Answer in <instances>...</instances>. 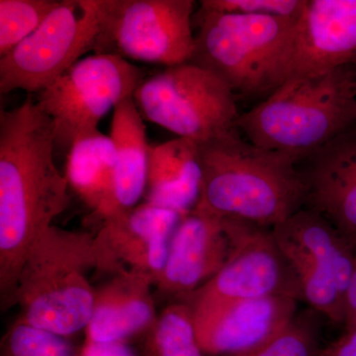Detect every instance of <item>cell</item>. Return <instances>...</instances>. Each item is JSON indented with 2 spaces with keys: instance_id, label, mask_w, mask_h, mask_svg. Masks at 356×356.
Listing matches in <instances>:
<instances>
[{
  "instance_id": "30bf717a",
  "label": "cell",
  "mask_w": 356,
  "mask_h": 356,
  "mask_svg": "<svg viewBox=\"0 0 356 356\" xmlns=\"http://www.w3.org/2000/svg\"><path fill=\"white\" fill-rule=\"evenodd\" d=\"M192 0H102L95 54L165 67L191 62Z\"/></svg>"
},
{
  "instance_id": "4316f807",
  "label": "cell",
  "mask_w": 356,
  "mask_h": 356,
  "mask_svg": "<svg viewBox=\"0 0 356 356\" xmlns=\"http://www.w3.org/2000/svg\"><path fill=\"white\" fill-rule=\"evenodd\" d=\"M343 325L346 331L356 330V245L355 266L344 299Z\"/></svg>"
},
{
  "instance_id": "6da1fadb",
  "label": "cell",
  "mask_w": 356,
  "mask_h": 356,
  "mask_svg": "<svg viewBox=\"0 0 356 356\" xmlns=\"http://www.w3.org/2000/svg\"><path fill=\"white\" fill-rule=\"evenodd\" d=\"M53 122L31 95L0 112V297L10 306L26 254L70 203Z\"/></svg>"
},
{
  "instance_id": "44dd1931",
  "label": "cell",
  "mask_w": 356,
  "mask_h": 356,
  "mask_svg": "<svg viewBox=\"0 0 356 356\" xmlns=\"http://www.w3.org/2000/svg\"><path fill=\"white\" fill-rule=\"evenodd\" d=\"M140 356H206L198 343L191 305L173 302L143 334Z\"/></svg>"
},
{
  "instance_id": "7402d4cb",
  "label": "cell",
  "mask_w": 356,
  "mask_h": 356,
  "mask_svg": "<svg viewBox=\"0 0 356 356\" xmlns=\"http://www.w3.org/2000/svg\"><path fill=\"white\" fill-rule=\"evenodd\" d=\"M58 4L57 0H0V58L31 36Z\"/></svg>"
},
{
  "instance_id": "8992f818",
  "label": "cell",
  "mask_w": 356,
  "mask_h": 356,
  "mask_svg": "<svg viewBox=\"0 0 356 356\" xmlns=\"http://www.w3.org/2000/svg\"><path fill=\"white\" fill-rule=\"evenodd\" d=\"M133 99L144 120L197 144L236 130L241 115L232 89L191 63L146 77Z\"/></svg>"
},
{
  "instance_id": "52a82bcc",
  "label": "cell",
  "mask_w": 356,
  "mask_h": 356,
  "mask_svg": "<svg viewBox=\"0 0 356 356\" xmlns=\"http://www.w3.org/2000/svg\"><path fill=\"white\" fill-rule=\"evenodd\" d=\"M145 79L146 70L125 58L93 54L37 93L40 108L53 122L56 154L69 153L76 140L99 131L103 117L133 97Z\"/></svg>"
},
{
  "instance_id": "5b68a950",
  "label": "cell",
  "mask_w": 356,
  "mask_h": 356,
  "mask_svg": "<svg viewBox=\"0 0 356 356\" xmlns=\"http://www.w3.org/2000/svg\"><path fill=\"white\" fill-rule=\"evenodd\" d=\"M298 18L199 9L191 64L212 72L236 96H268Z\"/></svg>"
},
{
  "instance_id": "7c38bea8",
  "label": "cell",
  "mask_w": 356,
  "mask_h": 356,
  "mask_svg": "<svg viewBox=\"0 0 356 356\" xmlns=\"http://www.w3.org/2000/svg\"><path fill=\"white\" fill-rule=\"evenodd\" d=\"M351 64H356V0H306L281 56L277 88L287 79Z\"/></svg>"
},
{
  "instance_id": "d6986e66",
  "label": "cell",
  "mask_w": 356,
  "mask_h": 356,
  "mask_svg": "<svg viewBox=\"0 0 356 356\" xmlns=\"http://www.w3.org/2000/svg\"><path fill=\"white\" fill-rule=\"evenodd\" d=\"M202 185V166L197 143L177 138L151 145L145 202L191 213L197 205Z\"/></svg>"
},
{
  "instance_id": "484cf974",
  "label": "cell",
  "mask_w": 356,
  "mask_h": 356,
  "mask_svg": "<svg viewBox=\"0 0 356 356\" xmlns=\"http://www.w3.org/2000/svg\"><path fill=\"white\" fill-rule=\"evenodd\" d=\"M79 356H138L125 341L118 343H86L79 350Z\"/></svg>"
},
{
  "instance_id": "7a4b0ae2",
  "label": "cell",
  "mask_w": 356,
  "mask_h": 356,
  "mask_svg": "<svg viewBox=\"0 0 356 356\" xmlns=\"http://www.w3.org/2000/svg\"><path fill=\"white\" fill-rule=\"evenodd\" d=\"M238 131L198 144L202 185L195 208L273 229L305 204L298 161L243 140Z\"/></svg>"
},
{
  "instance_id": "277c9868",
  "label": "cell",
  "mask_w": 356,
  "mask_h": 356,
  "mask_svg": "<svg viewBox=\"0 0 356 356\" xmlns=\"http://www.w3.org/2000/svg\"><path fill=\"white\" fill-rule=\"evenodd\" d=\"M103 271L95 236L53 226L40 236L24 261L13 303L19 320L34 327L67 337L86 330L95 293L88 274Z\"/></svg>"
},
{
  "instance_id": "cb8c5ba5",
  "label": "cell",
  "mask_w": 356,
  "mask_h": 356,
  "mask_svg": "<svg viewBox=\"0 0 356 356\" xmlns=\"http://www.w3.org/2000/svg\"><path fill=\"white\" fill-rule=\"evenodd\" d=\"M0 356H79L67 337L18 320L2 337Z\"/></svg>"
},
{
  "instance_id": "83f0119b",
  "label": "cell",
  "mask_w": 356,
  "mask_h": 356,
  "mask_svg": "<svg viewBox=\"0 0 356 356\" xmlns=\"http://www.w3.org/2000/svg\"><path fill=\"white\" fill-rule=\"evenodd\" d=\"M321 356H356V330L344 334L322 350Z\"/></svg>"
},
{
  "instance_id": "ffe728a7",
  "label": "cell",
  "mask_w": 356,
  "mask_h": 356,
  "mask_svg": "<svg viewBox=\"0 0 356 356\" xmlns=\"http://www.w3.org/2000/svg\"><path fill=\"white\" fill-rule=\"evenodd\" d=\"M115 159L113 140L100 131L76 140L67 154L65 175L70 187L93 214L111 194Z\"/></svg>"
},
{
  "instance_id": "3957f363",
  "label": "cell",
  "mask_w": 356,
  "mask_h": 356,
  "mask_svg": "<svg viewBox=\"0 0 356 356\" xmlns=\"http://www.w3.org/2000/svg\"><path fill=\"white\" fill-rule=\"evenodd\" d=\"M355 125L356 64L287 79L236 121L248 142L298 163Z\"/></svg>"
},
{
  "instance_id": "5bb4252c",
  "label": "cell",
  "mask_w": 356,
  "mask_h": 356,
  "mask_svg": "<svg viewBox=\"0 0 356 356\" xmlns=\"http://www.w3.org/2000/svg\"><path fill=\"white\" fill-rule=\"evenodd\" d=\"M232 243L224 218L194 208L175 231L165 266L154 281L156 293L184 301L226 266Z\"/></svg>"
},
{
  "instance_id": "603a6c76",
  "label": "cell",
  "mask_w": 356,
  "mask_h": 356,
  "mask_svg": "<svg viewBox=\"0 0 356 356\" xmlns=\"http://www.w3.org/2000/svg\"><path fill=\"white\" fill-rule=\"evenodd\" d=\"M315 311L297 314L273 339L254 350L229 356H321L318 318Z\"/></svg>"
},
{
  "instance_id": "e0dca14e",
  "label": "cell",
  "mask_w": 356,
  "mask_h": 356,
  "mask_svg": "<svg viewBox=\"0 0 356 356\" xmlns=\"http://www.w3.org/2000/svg\"><path fill=\"white\" fill-rule=\"evenodd\" d=\"M154 280L125 269L96 290L95 308L86 329V343H118L144 334L158 318Z\"/></svg>"
},
{
  "instance_id": "9c48e42d",
  "label": "cell",
  "mask_w": 356,
  "mask_h": 356,
  "mask_svg": "<svg viewBox=\"0 0 356 356\" xmlns=\"http://www.w3.org/2000/svg\"><path fill=\"white\" fill-rule=\"evenodd\" d=\"M102 0H63L38 29L0 58V93H39L95 51Z\"/></svg>"
},
{
  "instance_id": "ac0fdd59",
  "label": "cell",
  "mask_w": 356,
  "mask_h": 356,
  "mask_svg": "<svg viewBox=\"0 0 356 356\" xmlns=\"http://www.w3.org/2000/svg\"><path fill=\"white\" fill-rule=\"evenodd\" d=\"M110 138L115 147V168L111 194L93 217L99 222L136 207L147 187L149 147L144 118L133 97L114 109Z\"/></svg>"
},
{
  "instance_id": "9a60e30c",
  "label": "cell",
  "mask_w": 356,
  "mask_h": 356,
  "mask_svg": "<svg viewBox=\"0 0 356 356\" xmlns=\"http://www.w3.org/2000/svg\"><path fill=\"white\" fill-rule=\"evenodd\" d=\"M297 301L293 297L270 296L192 311L204 355H236L259 348L292 322Z\"/></svg>"
},
{
  "instance_id": "2e32d148",
  "label": "cell",
  "mask_w": 356,
  "mask_h": 356,
  "mask_svg": "<svg viewBox=\"0 0 356 356\" xmlns=\"http://www.w3.org/2000/svg\"><path fill=\"white\" fill-rule=\"evenodd\" d=\"M305 204L356 245V125L298 163Z\"/></svg>"
},
{
  "instance_id": "d4e9b609",
  "label": "cell",
  "mask_w": 356,
  "mask_h": 356,
  "mask_svg": "<svg viewBox=\"0 0 356 356\" xmlns=\"http://www.w3.org/2000/svg\"><path fill=\"white\" fill-rule=\"evenodd\" d=\"M306 0H203L201 8L243 15L298 18Z\"/></svg>"
},
{
  "instance_id": "8fae6325",
  "label": "cell",
  "mask_w": 356,
  "mask_h": 356,
  "mask_svg": "<svg viewBox=\"0 0 356 356\" xmlns=\"http://www.w3.org/2000/svg\"><path fill=\"white\" fill-rule=\"evenodd\" d=\"M232 252L222 270L184 302L192 311L270 296L302 299L298 280L275 242L271 229L224 218Z\"/></svg>"
},
{
  "instance_id": "4fadbf2b",
  "label": "cell",
  "mask_w": 356,
  "mask_h": 356,
  "mask_svg": "<svg viewBox=\"0 0 356 356\" xmlns=\"http://www.w3.org/2000/svg\"><path fill=\"white\" fill-rule=\"evenodd\" d=\"M182 218L177 211L144 202L105 219L95 235L103 271L116 274L131 269L156 281Z\"/></svg>"
},
{
  "instance_id": "ba28073f",
  "label": "cell",
  "mask_w": 356,
  "mask_h": 356,
  "mask_svg": "<svg viewBox=\"0 0 356 356\" xmlns=\"http://www.w3.org/2000/svg\"><path fill=\"white\" fill-rule=\"evenodd\" d=\"M271 231L298 280L302 299L316 313L343 325L355 245L322 215L305 207Z\"/></svg>"
}]
</instances>
